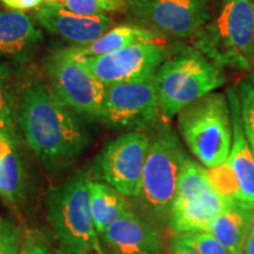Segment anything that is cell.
<instances>
[{
	"label": "cell",
	"instance_id": "12",
	"mask_svg": "<svg viewBox=\"0 0 254 254\" xmlns=\"http://www.w3.org/2000/svg\"><path fill=\"white\" fill-rule=\"evenodd\" d=\"M168 51L160 43H139L105 56L79 58L105 86L154 74Z\"/></svg>",
	"mask_w": 254,
	"mask_h": 254
},
{
	"label": "cell",
	"instance_id": "29",
	"mask_svg": "<svg viewBox=\"0 0 254 254\" xmlns=\"http://www.w3.org/2000/svg\"><path fill=\"white\" fill-rule=\"evenodd\" d=\"M243 254H254V236H250L247 238Z\"/></svg>",
	"mask_w": 254,
	"mask_h": 254
},
{
	"label": "cell",
	"instance_id": "5",
	"mask_svg": "<svg viewBox=\"0 0 254 254\" xmlns=\"http://www.w3.org/2000/svg\"><path fill=\"white\" fill-rule=\"evenodd\" d=\"M88 182L86 172H77L53 187L47 198V218L66 254L103 251L92 218Z\"/></svg>",
	"mask_w": 254,
	"mask_h": 254
},
{
	"label": "cell",
	"instance_id": "34",
	"mask_svg": "<svg viewBox=\"0 0 254 254\" xmlns=\"http://www.w3.org/2000/svg\"><path fill=\"white\" fill-rule=\"evenodd\" d=\"M120 1H122V2H124V4H127V2H128V1H131V0H120Z\"/></svg>",
	"mask_w": 254,
	"mask_h": 254
},
{
	"label": "cell",
	"instance_id": "36",
	"mask_svg": "<svg viewBox=\"0 0 254 254\" xmlns=\"http://www.w3.org/2000/svg\"><path fill=\"white\" fill-rule=\"evenodd\" d=\"M1 230H2V224L1 221H0V234H1Z\"/></svg>",
	"mask_w": 254,
	"mask_h": 254
},
{
	"label": "cell",
	"instance_id": "10",
	"mask_svg": "<svg viewBox=\"0 0 254 254\" xmlns=\"http://www.w3.org/2000/svg\"><path fill=\"white\" fill-rule=\"evenodd\" d=\"M160 113L154 73L106 86L100 122L113 128L141 129L153 125Z\"/></svg>",
	"mask_w": 254,
	"mask_h": 254
},
{
	"label": "cell",
	"instance_id": "1",
	"mask_svg": "<svg viewBox=\"0 0 254 254\" xmlns=\"http://www.w3.org/2000/svg\"><path fill=\"white\" fill-rule=\"evenodd\" d=\"M18 123L25 141L51 171L72 163L90 144L78 117L40 81L23 90Z\"/></svg>",
	"mask_w": 254,
	"mask_h": 254
},
{
	"label": "cell",
	"instance_id": "33",
	"mask_svg": "<svg viewBox=\"0 0 254 254\" xmlns=\"http://www.w3.org/2000/svg\"><path fill=\"white\" fill-rule=\"evenodd\" d=\"M249 79L251 80V82L254 85V67L251 69L250 73H249Z\"/></svg>",
	"mask_w": 254,
	"mask_h": 254
},
{
	"label": "cell",
	"instance_id": "30",
	"mask_svg": "<svg viewBox=\"0 0 254 254\" xmlns=\"http://www.w3.org/2000/svg\"><path fill=\"white\" fill-rule=\"evenodd\" d=\"M24 254H53L51 251H49L45 247H41V246H36L33 249H31L28 252L24 253Z\"/></svg>",
	"mask_w": 254,
	"mask_h": 254
},
{
	"label": "cell",
	"instance_id": "35",
	"mask_svg": "<svg viewBox=\"0 0 254 254\" xmlns=\"http://www.w3.org/2000/svg\"><path fill=\"white\" fill-rule=\"evenodd\" d=\"M91 254H105L104 251H100V252H94V253H91Z\"/></svg>",
	"mask_w": 254,
	"mask_h": 254
},
{
	"label": "cell",
	"instance_id": "4",
	"mask_svg": "<svg viewBox=\"0 0 254 254\" xmlns=\"http://www.w3.org/2000/svg\"><path fill=\"white\" fill-rule=\"evenodd\" d=\"M178 116L183 140L204 167L212 168L227 160L233 128L226 94L211 92L183 109Z\"/></svg>",
	"mask_w": 254,
	"mask_h": 254
},
{
	"label": "cell",
	"instance_id": "31",
	"mask_svg": "<svg viewBox=\"0 0 254 254\" xmlns=\"http://www.w3.org/2000/svg\"><path fill=\"white\" fill-rule=\"evenodd\" d=\"M12 144H14V142L4 140V139H0V158H1L2 154H4L5 152L8 150V147H9V146H11Z\"/></svg>",
	"mask_w": 254,
	"mask_h": 254
},
{
	"label": "cell",
	"instance_id": "20",
	"mask_svg": "<svg viewBox=\"0 0 254 254\" xmlns=\"http://www.w3.org/2000/svg\"><path fill=\"white\" fill-rule=\"evenodd\" d=\"M24 187V166L12 144L0 158V196L7 204H14L23 196Z\"/></svg>",
	"mask_w": 254,
	"mask_h": 254
},
{
	"label": "cell",
	"instance_id": "7",
	"mask_svg": "<svg viewBox=\"0 0 254 254\" xmlns=\"http://www.w3.org/2000/svg\"><path fill=\"white\" fill-rule=\"evenodd\" d=\"M53 93L77 117L101 120L106 86L98 80L69 49L55 50L45 60Z\"/></svg>",
	"mask_w": 254,
	"mask_h": 254
},
{
	"label": "cell",
	"instance_id": "14",
	"mask_svg": "<svg viewBox=\"0 0 254 254\" xmlns=\"http://www.w3.org/2000/svg\"><path fill=\"white\" fill-rule=\"evenodd\" d=\"M105 254H161L164 241L157 228L132 211L100 234Z\"/></svg>",
	"mask_w": 254,
	"mask_h": 254
},
{
	"label": "cell",
	"instance_id": "23",
	"mask_svg": "<svg viewBox=\"0 0 254 254\" xmlns=\"http://www.w3.org/2000/svg\"><path fill=\"white\" fill-rule=\"evenodd\" d=\"M241 119L245 136L254 157V85L249 78L243 79L238 85Z\"/></svg>",
	"mask_w": 254,
	"mask_h": 254
},
{
	"label": "cell",
	"instance_id": "32",
	"mask_svg": "<svg viewBox=\"0 0 254 254\" xmlns=\"http://www.w3.org/2000/svg\"><path fill=\"white\" fill-rule=\"evenodd\" d=\"M250 236H254V205L251 208V222H250Z\"/></svg>",
	"mask_w": 254,
	"mask_h": 254
},
{
	"label": "cell",
	"instance_id": "19",
	"mask_svg": "<svg viewBox=\"0 0 254 254\" xmlns=\"http://www.w3.org/2000/svg\"><path fill=\"white\" fill-rule=\"evenodd\" d=\"M88 190L92 218L99 236L111 224L131 211L124 195L106 183L90 180Z\"/></svg>",
	"mask_w": 254,
	"mask_h": 254
},
{
	"label": "cell",
	"instance_id": "17",
	"mask_svg": "<svg viewBox=\"0 0 254 254\" xmlns=\"http://www.w3.org/2000/svg\"><path fill=\"white\" fill-rule=\"evenodd\" d=\"M253 205L234 200L208 225L207 232L231 254H243L250 237L251 208Z\"/></svg>",
	"mask_w": 254,
	"mask_h": 254
},
{
	"label": "cell",
	"instance_id": "21",
	"mask_svg": "<svg viewBox=\"0 0 254 254\" xmlns=\"http://www.w3.org/2000/svg\"><path fill=\"white\" fill-rule=\"evenodd\" d=\"M11 72L0 62V139L13 141V110H12Z\"/></svg>",
	"mask_w": 254,
	"mask_h": 254
},
{
	"label": "cell",
	"instance_id": "9",
	"mask_svg": "<svg viewBox=\"0 0 254 254\" xmlns=\"http://www.w3.org/2000/svg\"><path fill=\"white\" fill-rule=\"evenodd\" d=\"M150 136L140 131L124 133L109 142L94 161L93 171L124 196L139 198Z\"/></svg>",
	"mask_w": 254,
	"mask_h": 254
},
{
	"label": "cell",
	"instance_id": "6",
	"mask_svg": "<svg viewBox=\"0 0 254 254\" xmlns=\"http://www.w3.org/2000/svg\"><path fill=\"white\" fill-rule=\"evenodd\" d=\"M189 159L176 133L167 126L157 127L146 154L140 196L159 218L170 215L178 179Z\"/></svg>",
	"mask_w": 254,
	"mask_h": 254
},
{
	"label": "cell",
	"instance_id": "13",
	"mask_svg": "<svg viewBox=\"0 0 254 254\" xmlns=\"http://www.w3.org/2000/svg\"><path fill=\"white\" fill-rule=\"evenodd\" d=\"M36 19L45 30L77 47L93 43L113 24L110 14H78L51 0H45L37 8Z\"/></svg>",
	"mask_w": 254,
	"mask_h": 254
},
{
	"label": "cell",
	"instance_id": "15",
	"mask_svg": "<svg viewBox=\"0 0 254 254\" xmlns=\"http://www.w3.org/2000/svg\"><path fill=\"white\" fill-rule=\"evenodd\" d=\"M227 99L231 109L233 139L227 163L240 185V200L246 204L254 205V157L247 142L241 119L240 101L236 87H228Z\"/></svg>",
	"mask_w": 254,
	"mask_h": 254
},
{
	"label": "cell",
	"instance_id": "22",
	"mask_svg": "<svg viewBox=\"0 0 254 254\" xmlns=\"http://www.w3.org/2000/svg\"><path fill=\"white\" fill-rule=\"evenodd\" d=\"M207 176L213 189L221 196L228 200L241 201L239 182L227 160L218 166L207 168Z\"/></svg>",
	"mask_w": 254,
	"mask_h": 254
},
{
	"label": "cell",
	"instance_id": "3",
	"mask_svg": "<svg viewBox=\"0 0 254 254\" xmlns=\"http://www.w3.org/2000/svg\"><path fill=\"white\" fill-rule=\"evenodd\" d=\"M160 112L172 119L190 104L225 84L222 68L193 46L177 47L155 72Z\"/></svg>",
	"mask_w": 254,
	"mask_h": 254
},
{
	"label": "cell",
	"instance_id": "24",
	"mask_svg": "<svg viewBox=\"0 0 254 254\" xmlns=\"http://www.w3.org/2000/svg\"><path fill=\"white\" fill-rule=\"evenodd\" d=\"M63 7L82 15L109 14L122 8L124 2L120 0H51Z\"/></svg>",
	"mask_w": 254,
	"mask_h": 254
},
{
	"label": "cell",
	"instance_id": "16",
	"mask_svg": "<svg viewBox=\"0 0 254 254\" xmlns=\"http://www.w3.org/2000/svg\"><path fill=\"white\" fill-rule=\"evenodd\" d=\"M43 40V32L30 15L0 8V57L25 60Z\"/></svg>",
	"mask_w": 254,
	"mask_h": 254
},
{
	"label": "cell",
	"instance_id": "18",
	"mask_svg": "<svg viewBox=\"0 0 254 254\" xmlns=\"http://www.w3.org/2000/svg\"><path fill=\"white\" fill-rule=\"evenodd\" d=\"M160 36L140 25L124 24L110 28L100 38L86 46L68 47L77 58L105 56L124 47L139 43H160Z\"/></svg>",
	"mask_w": 254,
	"mask_h": 254
},
{
	"label": "cell",
	"instance_id": "28",
	"mask_svg": "<svg viewBox=\"0 0 254 254\" xmlns=\"http://www.w3.org/2000/svg\"><path fill=\"white\" fill-rule=\"evenodd\" d=\"M168 254H198L194 249H192L190 245H187L186 243H184L182 239L176 238V240L173 241L172 246Z\"/></svg>",
	"mask_w": 254,
	"mask_h": 254
},
{
	"label": "cell",
	"instance_id": "11",
	"mask_svg": "<svg viewBox=\"0 0 254 254\" xmlns=\"http://www.w3.org/2000/svg\"><path fill=\"white\" fill-rule=\"evenodd\" d=\"M127 12L159 36L186 39L212 19L208 0H131Z\"/></svg>",
	"mask_w": 254,
	"mask_h": 254
},
{
	"label": "cell",
	"instance_id": "37",
	"mask_svg": "<svg viewBox=\"0 0 254 254\" xmlns=\"http://www.w3.org/2000/svg\"><path fill=\"white\" fill-rule=\"evenodd\" d=\"M251 2H252V5H253V7H254V0H251Z\"/></svg>",
	"mask_w": 254,
	"mask_h": 254
},
{
	"label": "cell",
	"instance_id": "8",
	"mask_svg": "<svg viewBox=\"0 0 254 254\" xmlns=\"http://www.w3.org/2000/svg\"><path fill=\"white\" fill-rule=\"evenodd\" d=\"M233 201L213 189L207 168L189 159L178 179L170 211L171 226L177 234L206 231L211 221Z\"/></svg>",
	"mask_w": 254,
	"mask_h": 254
},
{
	"label": "cell",
	"instance_id": "27",
	"mask_svg": "<svg viewBox=\"0 0 254 254\" xmlns=\"http://www.w3.org/2000/svg\"><path fill=\"white\" fill-rule=\"evenodd\" d=\"M45 0H1L6 7L14 11H26V9L38 8Z\"/></svg>",
	"mask_w": 254,
	"mask_h": 254
},
{
	"label": "cell",
	"instance_id": "25",
	"mask_svg": "<svg viewBox=\"0 0 254 254\" xmlns=\"http://www.w3.org/2000/svg\"><path fill=\"white\" fill-rule=\"evenodd\" d=\"M177 237L194 249L198 254H231L207 231L186 232L177 234Z\"/></svg>",
	"mask_w": 254,
	"mask_h": 254
},
{
	"label": "cell",
	"instance_id": "2",
	"mask_svg": "<svg viewBox=\"0 0 254 254\" xmlns=\"http://www.w3.org/2000/svg\"><path fill=\"white\" fill-rule=\"evenodd\" d=\"M220 68L254 67V7L251 0H224L217 15L190 38Z\"/></svg>",
	"mask_w": 254,
	"mask_h": 254
},
{
	"label": "cell",
	"instance_id": "26",
	"mask_svg": "<svg viewBox=\"0 0 254 254\" xmlns=\"http://www.w3.org/2000/svg\"><path fill=\"white\" fill-rule=\"evenodd\" d=\"M18 232L5 222L0 234V254H18Z\"/></svg>",
	"mask_w": 254,
	"mask_h": 254
}]
</instances>
